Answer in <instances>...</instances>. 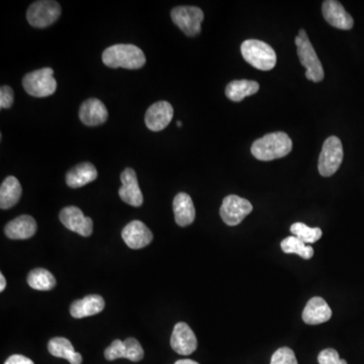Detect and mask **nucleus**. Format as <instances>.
Returning <instances> with one entry per match:
<instances>
[{"mask_svg": "<svg viewBox=\"0 0 364 364\" xmlns=\"http://www.w3.org/2000/svg\"><path fill=\"white\" fill-rule=\"evenodd\" d=\"M104 300L100 295H91L82 300H75L70 307V313L75 319L91 317L102 313L104 309Z\"/></svg>", "mask_w": 364, "mask_h": 364, "instance_id": "6ab92c4d", "label": "nucleus"}, {"mask_svg": "<svg viewBox=\"0 0 364 364\" xmlns=\"http://www.w3.org/2000/svg\"><path fill=\"white\" fill-rule=\"evenodd\" d=\"M171 19L188 37H195L201 33L203 12L197 6H177L171 12Z\"/></svg>", "mask_w": 364, "mask_h": 364, "instance_id": "6e6552de", "label": "nucleus"}, {"mask_svg": "<svg viewBox=\"0 0 364 364\" xmlns=\"http://www.w3.org/2000/svg\"><path fill=\"white\" fill-rule=\"evenodd\" d=\"M37 228L38 226L33 217L23 215L10 221L4 228V233L12 240H26L36 234Z\"/></svg>", "mask_w": 364, "mask_h": 364, "instance_id": "f3484780", "label": "nucleus"}, {"mask_svg": "<svg viewBox=\"0 0 364 364\" xmlns=\"http://www.w3.org/2000/svg\"><path fill=\"white\" fill-rule=\"evenodd\" d=\"M318 361L320 364H347L346 361L340 358L338 352L332 348H327L320 352Z\"/></svg>", "mask_w": 364, "mask_h": 364, "instance_id": "7c9ffc66", "label": "nucleus"}, {"mask_svg": "<svg viewBox=\"0 0 364 364\" xmlns=\"http://www.w3.org/2000/svg\"><path fill=\"white\" fill-rule=\"evenodd\" d=\"M282 249L284 253L298 254L304 260H311L313 255V247L306 245L295 236L287 237L282 242Z\"/></svg>", "mask_w": 364, "mask_h": 364, "instance_id": "a878e982", "label": "nucleus"}, {"mask_svg": "<svg viewBox=\"0 0 364 364\" xmlns=\"http://www.w3.org/2000/svg\"><path fill=\"white\" fill-rule=\"evenodd\" d=\"M104 357L109 361H116L118 358H127V346L125 341L118 339L115 340L105 349Z\"/></svg>", "mask_w": 364, "mask_h": 364, "instance_id": "cd10ccee", "label": "nucleus"}, {"mask_svg": "<svg viewBox=\"0 0 364 364\" xmlns=\"http://www.w3.org/2000/svg\"><path fill=\"white\" fill-rule=\"evenodd\" d=\"M343 146L338 137H329L324 142L319 157L318 170L324 177L332 176L337 172L343 161Z\"/></svg>", "mask_w": 364, "mask_h": 364, "instance_id": "423d86ee", "label": "nucleus"}, {"mask_svg": "<svg viewBox=\"0 0 364 364\" xmlns=\"http://www.w3.org/2000/svg\"><path fill=\"white\" fill-rule=\"evenodd\" d=\"M61 223L70 231L75 232L81 236L89 237L93 229V221L89 217H85L82 210L78 207H66L59 215Z\"/></svg>", "mask_w": 364, "mask_h": 364, "instance_id": "9d476101", "label": "nucleus"}, {"mask_svg": "<svg viewBox=\"0 0 364 364\" xmlns=\"http://www.w3.org/2000/svg\"><path fill=\"white\" fill-rule=\"evenodd\" d=\"M127 346V359L138 363L144 358V350L137 339L128 338L125 340Z\"/></svg>", "mask_w": 364, "mask_h": 364, "instance_id": "c85d7f7f", "label": "nucleus"}, {"mask_svg": "<svg viewBox=\"0 0 364 364\" xmlns=\"http://www.w3.org/2000/svg\"><path fill=\"white\" fill-rule=\"evenodd\" d=\"M298 56L300 63L307 69L306 78L313 82H321L324 79V69L306 30H300L295 37Z\"/></svg>", "mask_w": 364, "mask_h": 364, "instance_id": "20e7f679", "label": "nucleus"}, {"mask_svg": "<svg viewBox=\"0 0 364 364\" xmlns=\"http://www.w3.org/2000/svg\"><path fill=\"white\" fill-rule=\"evenodd\" d=\"M332 317L331 310L326 300L320 297L312 298L307 304L302 312V320L308 325H319L325 323Z\"/></svg>", "mask_w": 364, "mask_h": 364, "instance_id": "a211bd4d", "label": "nucleus"}, {"mask_svg": "<svg viewBox=\"0 0 364 364\" xmlns=\"http://www.w3.org/2000/svg\"><path fill=\"white\" fill-rule=\"evenodd\" d=\"M96 177H98V170L94 167L93 164L84 162L68 171L66 175V183L71 188H82L95 181Z\"/></svg>", "mask_w": 364, "mask_h": 364, "instance_id": "412c9836", "label": "nucleus"}, {"mask_svg": "<svg viewBox=\"0 0 364 364\" xmlns=\"http://www.w3.org/2000/svg\"><path fill=\"white\" fill-rule=\"evenodd\" d=\"M291 232L293 236L299 238L300 241L308 244H313L321 239L323 232L320 228H311L304 223H295L291 225Z\"/></svg>", "mask_w": 364, "mask_h": 364, "instance_id": "bb28decb", "label": "nucleus"}, {"mask_svg": "<svg viewBox=\"0 0 364 364\" xmlns=\"http://www.w3.org/2000/svg\"><path fill=\"white\" fill-rule=\"evenodd\" d=\"M109 117L104 102L98 98H89L81 104L79 109V118L81 122L89 127L100 126L104 124Z\"/></svg>", "mask_w": 364, "mask_h": 364, "instance_id": "dca6fc26", "label": "nucleus"}, {"mask_svg": "<svg viewBox=\"0 0 364 364\" xmlns=\"http://www.w3.org/2000/svg\"><path fill=\"white\" fill-rule=\"evenodd\" d=\"M253 210L251 203L238 195H228L220 208L221 220L228 226H237Z\"/></svg>", "mask_w": 364, "mask_h": 364, "instance_id": "1a4fd4ad", "label": "nucleus"}, {"mask_svg": "<svg viewBox=\"0 0 364 364\" xmlns=\"http://www.w3.org/2000/svg\"><path fill=\"white\" fill-rule=\"evenodd\" d=\"M174 364H199L197 361H192V359H181L177 361Z\"/></svg>", "mask_w": 364, "mask_h": 364, "instance_id": "f704fd0d", "label": "nucleus"}, {"mask_svg": "<svg viewBox=\"0 0 364 364\" xmlns=\"http://www.w3.org/2000/svg\"><path fill=\"white\" fill-rule=\"evenodd\" d=\"M4 364H35L28 357L24 355L15 354L12 355Z\"/></svg>", "mask_w": 364, "mask_h": 364, "instance_id": "473e14b6", "label": "nucleus"}, {"mask_svg": "<svg viewBox=\"0 0 364 364\" xmlns=\"http://www.w3.org/2000/svg\"><path fill=\"white\" fill-rule=\"evenodd\" d=\"M53 76L54 70L49 67L30 72L23 79L24 89L26 93L35 98H47L57 89V82Z\"/></svg>", "mask_w": 364, "mask_h": 364, "instance_id": "39448f33", "label": "nucleus"}, {"mask_svg": "<svg viewBox=\"0 0 364 364\" xmlns=\"http://www.w3.org/2000/svg\"><path fill=\"white\" fill-rule=\"evenodd\" d=\"M172 105L167 102H157L151 105L145 116L147 128L153 131L164 130L173 118Z\"/></svg>", "mask_w": 364, "mask_h": 364, "instance_id": "4468645a", "label": "nucleus"}, {"mask_svg": "<svg viewBox=\"0 0 364 364\" xmlns=\"http://www.w3.org/2000/svg\"><path fill=\"white\" fill-rule=\"evenodd\" d=\"M13 104V91L8 85L0 89V107L2 109H10Z\"/></svg>", "mask_w": 364, "mask_h": 364, "instance_id": "2f4dec72", "label": "nucleus"}, {"mask_svg": "<svg viewBox=\"0 0 364 364\" xmlns=\"http://www.w3.org/2000/svg\"><path fill=\"white\" fill-rule=\"evenodd\" d=\"M122 237L124 242L131 249H142L148 246L153 240V234L141 221H131L122 229Z\"/></svg>", "mask_w": 364, "mask_h": 364, "instance_id": "ddd939ff", "label": "nucleus"}, {"mask_svg": "<svg viewBox=\"0 0 364 364\" xmlns=\"http://www.w3.org/2000/svg\"><path fill=\"white\" fill-rule=\"evenodd\" d=\"M271 364H298V361L291 348L282 347L273 353Z\"/></svg>", "mask_w": 364, "mask_h": 364, "instance_id": "c756f323", "label": "nucleus"}, {"mask_svg": "<svg viewBox=\"0 0 364 364\" xmlns=\"http://www.w3.org/2000/svg\"><path fill=\"white\" fill-rule=\"evenodd\" d=\"M60 15L61 6L58 2L42 0L30 4L26 12V19L34 28H43L56 23Z\"/></svg>", "mask_w": 364, "mask_h": 364, "instance_id": "0eeeda50", "label": "nucleus"}, {"mask_svg": "<svg viewBox=\"0 0 364 364\" xmlns=\"http://www.w3.org/2000/svg\"><path fill=\"white\" fill-rule=\"evenodd\" d=\"M0 284H1V286H0V291H3L4 289H6V277H4L3 274H0Z\"/></svg>", "mask_w": 364, "mask_h": 364, "instance_id": "72a5a7b5", "label": "nucleus"}, {"mask_svg": "<svg viewBox=\"0 0 364 364\" xmlns=\"http://www.w3.org/2000/svg\"><path fill=\"white\" fill-rule=\"evenodd\" d=\"M120 181H122V186L118 190L120 199L131 207H141L143 205L144 197L140 190L135 170L131 168H126L120 174Z\"/></svg>", "mask_w": 364, "mask_h": 364, "instance_id": "9b49d317", "label": "nucleus"}, {"mask_svg": "<svg viewBox=\"0 0 364 364\" xmlns=\"http://www.w3.org/2000/svg\"><path fill=\"white\" fill-rule=\"evenodd\" d=\"M241 53L245 61L254 68L269 71L276 65V54L269 44L260 39H247L241 45Z\"/></svg>", "mask_w": 364, "mask_h": 364, "instance_id": "7ed1b4c3", "label": "nucleus"}, {"mask_svg": "<svg viewBox=\"0 0 364 364\" xmlns=\"http://www.w3.org/2000/svg\"><path fill=\"white\" fill-rule=\"evenodd\" d=\"M293 149V142L284 131L267 134L256 140L251 147V153L261 161H271L289 155Z\"/></svg>", "mask_w": 364, "mask_h": 364, "instance_id": "f257e3e1", "label": "nucleus"}, {"mask_svg": "<svg viewBox=\"0 0 364 364\" xmlns=\"http://www.w3.org/2000/svg\"><path fill=\"white\" fill-rule=\"evenodd\" d=\"M21 185L17 177H6L0 188V208L8 210L15 207L21 199Z\"/></svg>", "mask_w": 364, "mask_h": 364, "instance_id": "5701e85b", "label": "nucleus"}, {"mask_svg": "<svg viewBox=\"0 0 364 364\" xmlns=\"http://www.w3.org/2000/svg\"><path fill=\"white\" fill-rule=\"evenodd\" d=\"M28 284L37 291H51L56 286V280L47 269H36L28 273Z\"/></svg>", "mask_w": 364, "mask_h": 364, "instance_id": "393cba45", "label": "nucleus"}, {"mask_svg": "<svg viewBox=\"0 0 364 364\" xmlns=\"http://www.w3.org/2000/svg\"><path fill=\"white\" fill-rule=\"evenodd\" d=\"M102 62L109 68L140 69L146 63L144 52L131 44H118L107 48L102 53Z\"/></svg>", "mask_w": 364, "mask_h": 364, "instance_id": "f03ea898", "label": "nucleus"}, {"mask_svg": "<svg viewBox=\"0 0 364 364\" xmlns=\"http://www.w3.org/2000/svg\"><path fill=\"white\" fill-rule=\"evenodd\" d=\"M260 91V84L256 81L234 80L226 87V95L232 102H242L247 96L253 95Z\"/></svg>", "mask_w": 364, "mask_h": 364, "instance_id": "b1692460", "label": "nucleus"}, {"mask_svg": "<svg viewBox=\"0 0 364 364\" xmlns=\"http://www.w3.org/2000/svg\"><path fill=\"white\" fill-rule=\"evenodd\" d=\"M322 13L329 25L339 30H350L354 25L352 15L346 12L339 1L326 0L322 6Z\"/></svg>", "mask_w": 364, "mask_h": 364, "instance_id": "2eb2a0df", "label": "nucleus"}, {"mask_svg": "<svg viewBox=\"0 0 364 364\" xmlns=\"http://www.w3.org/2000/svg\"><path fill=\"white\" fill-rule=\"evenodd\" d=\"M170 344L172 349L181 355H190L197 348V340L194 331L183 322L174 326Z\"/></svg>", "mask_w": 364, "mask_h": 364, "instance_id": "f8f14e48", "label": "nucleus"}, {"mask_svg": "<svg viewBox=\"0 0 364 364\" xmlns=\"http://www.w3.org/2000/svg\"><path fill=\"white\" fill-rule=\"evenodd\" d=\"M50 354L59 358H64L71 364H81L82 356L74 350L73 345L64 337H55L48 343Z\"/></svg>", "mask_w": 364, "mask_h": 364, "instance_id": "4be33fe9", "label": "nucleus"}, {"mask_svg": "<svg viewBox=\"0 0 364 364\" xmlns=\"http://www.w3.org/2000/svg\"><path fill=\"white\" fill-rule=\"evenodd\" d=\"M173 212L175 221L181 227L192 225L195 219V208L192 197L185 192H181L173 199Z\"/></svg>", "mask_w": 364, "mask_h": 364, "instance_id": "aec40b11", "label": "nucleus"}, {"mask_svg": "<svg viewBox=\"0 0 364 364\" xmlns=\"http://www.w3.org/2000/svg\"><path fill=\"white\" fill-rule=\"evenodd\" d=\"M182 126V124H181V122H177V127H179V128H181V127Z\"/></svg>", "mask_w": 364, "mask_h": 364, "instance_id": "c9c22d12", "label": "nucleus"}]
</instances>
